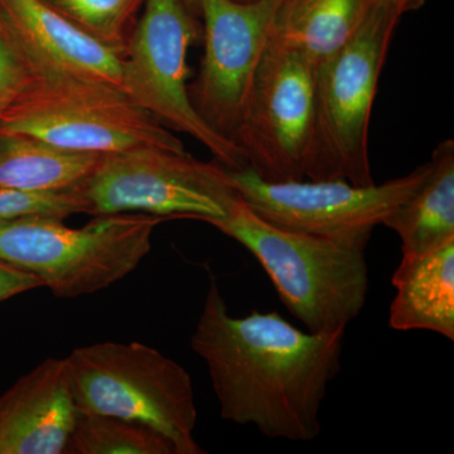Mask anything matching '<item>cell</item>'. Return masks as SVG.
Segmentation results:
<instances>
[{"instance_id": "cell-1", "label": "cell", "mask_w": 454, "mask_h": 454, "mask_svg": "<svg viewBox=\"0 0 454 454\" xmlns=\"http://www.w3.org/2000/svg\"><path fill=\"white\" fill-rule=\"evenodd\" d=\"M345 328L303 333L279 313L232 317L212 278L191 348L207 365L221 417L269 438L313 441Z\"/></svg>"}, {"instance_id": "cell-17", "label": "cell", "mask_w": 454, "mask_h": 454, "mask_svg": "<svg viewBox=\"0 0 454 454\" xmlns=\"http://www.w3.org/2000/svg\"><path fill=\"white\" fill-rule=\"evenodd\" d=\"M100 158L0 129V188L47 192L79 186Z\"/></svg>"}, {"instance_id": "cell-3", "label": "cell", "mask_w": 454, "mask_h": 454, "mask_svg": "<svg viewBox=\"0 0 454 454\" xmlns=\"http://www.w3.org/2000/svg\"><path fill=\"white\" fill-rule=\"evenodd\" d=\"M403 13L375 0L356 35L316 67L315 112L306 177L375 184L369 157L370 119L379 79Z\"/></svg>"}, {"instance_id": "cell-24", "label": "cell", "mask_w": 454, "mask_h": 454, "mask_svg": "<svg viewBox=\"0 0 454 454\" xmlns=\"http://www.w3.org/2000/svg\"><path fill=\"white\" fill-rule=\"evenodd\" d=\"M184 3V7L190 12L192 16L196 18H201V5H200V0H181Z\"/></svg>"}, {"instance_id": "cell-13", "label": "cell", "mask_w": 454, "mask_h": 454, "mask_svg": "<svg viewBox=\"0 0 454 454\" xmlns=\"http://www.w3.org/2000/svg\"><path fill=\"white\" fill-rule=\"evenodd\" d=\"M0 17L35 65L121 88L124 53L91 37L38 0H0Z\"/></svg>"}, {"instance_id": "cell-15", "label": "cell", "mask_w": 454, "mask_h": 454, "mask_svg": "<svg viewBox=\"0 0 454 454\" xmlns=\"http://www.w3.org/2000/svg\"><path fill=\"white\" fill-rule=\"evenodd\" d=\"M375 0H279L269 41L318 66L356 35Z\"/></svg>"}, {"instance_id": "cell-7", "label": "cell", "mask_w": 454, "mask_h": 454, "mask_svg": "<svg viewBox=\"0 0 454 454\" xmlns=\"http://www.w3.org/2000/svg\"><path fill=\"white\" fill-rule=\"evenodd\" d=\"M79 190L92 216L140 212L207 223L225 219L241 200L220 163L155 146L101 155Z\"/></svg>"}, {"instance_id": "cell-18", "label": "cell", "mask_w": 454, "mask_h": 454, "mask_svg": "<svg viewBox=\"0 0 454 454\" xmlns=\"http://www.w3.org/2000/svg\"><path fill=\"white\" fill-rule=\"evenodd\" d=\"M65 454H177L168 438L145 424L113 415L77 414Z\"/></svg>"}, {"instance_id": "cell-16", "label": "cell", "mask_w": 454, "mask_h": 454, "mask_svg": "<svg viewBox=\"0 0 454 454\" xmlns=\"http://www.w3.org/2000/svg\"><path fill=\"white\" fill-rule=\"evenodd\" d=\"M382 225L402 240L403 256L418 255L454 238V142L438 143L429 172Z\"/></svg>"}, {"instance_id": "cell-22", "label": "cell", "mask_w": 454, "mask_h": 454, "mask_svg": "<svg viewBox=\"0 0 454 454\" xmlns=\"http://www.w3.org/2000/svg\"><path fill=\"white\" fill-rule=\"evenodd\" d=\"M42 286L37 277L0 260V301Z\"/></svg>"}, {"instance_id": "cell-19", "label": "cell", "mask_w": 454, "mask_h": 454, "mask_svg": "<svg viewBox=\"0 0 454 454\" xmlns=\"http://www.w3.org/2000/svg\"><path fill=\"white\" fill-rule=\"evenodd\" d=\"M91 37L124 53L145 0H38Z\"/></svg>"}, {"instance_id": "cell-12", "label": "cell", "mask_w": 454, "mask_h": 454, "mask_svg": "<svg viewBox=\"0 0 454 454\" xmlns=\"http://www.w3.org/2000/svg\"><path fill=\"white\" fill-rule=\"evenodd\" d=\"M77 414L65 358H47L0 395V454H65Z\"/></svg>"}, {"instance_id": "cell-21", "label": "cell", "mask_w": 454, "mask_h": 454, "mask_svg": "<svg viewBox=\"0 0 454 454\" xmlns=\"http://www.w3.org/2000/svg\"><path fill=\"white\" fill-rule=\"evenodd\" d=\"M37 66L0 17V116L25 91Z\"/></svg>"}, {"instance_id": "cell-2", "label": "cell", "mask_w": 454, "mask_h": 454, "mask_svg": "<svg viewBox=\"0 0 454 454\" xmlns=\"http://www.w3.org/2000/svg\"><path fill=\"white\" fill-rule=\"evenodd\" d=\"M208 223L255 256L284 306L310 333L346 330L365 306V247L280 229L243 200L225 219Z\"/></svg>"}, {"instance_id": "cell-8", "label": "cell", "mask_w": 454, "mask_h": 454, "mask_svg": "<svg viewBox=\"0 0 454 454\" xmlns=\"http://www.w3.org/2000/svg\"><path fill=\"white\" fill-rule=\"evenodd\" d=\"M202 28L181 0H145L125 47L121 89L169 130L188 134L227 169L247 168L243 151L212 130L188 95L187 55Z\"/></svg>"}, {"instance_id": "cell-23", "label": "cell", "mask_w": 454, "mask_h": 454, "mask_svg": "<svg viewBox=\"0 0 454 454\" xmlns=\"http://www.w3.org/2000/svg\"><path fill=\"white\" fill-rule=\"evenodd\" d=\"M384 2L395 5L403 14L419 11L426 4V0H384Z\"/></svg>"}, {"instance_id": "cell-5", "label": "cell", "mask_w": 454, "mask_h": 454, "mask_svg": "<svg viewBox=\"0 0 454 454\" xmlns=\"http://www.w3.org/2000/svg\"><path fill=\"white\" fill-rule=\"evenodd\" d=\"M37 66L25 91L0 116V129L98 155L155 146L186 152L182 140L119 86Z\"/></svg>"}, {"instance_id": "cell-20", "label": "cell", "mask_w": 454, "mask_h": 454, "mask_svg": "<svg viewBox=\"0 0 454 454\" xmlns=\"http://www.w3.org/2000/svg\"><path fill=\"white\" fill-rule=\"evenodd\" d=\"M88 214V205L79 186L47 192L0 188V220L43 215L66 219L71 215Z\"/></svg>"}, {"instance_id": "cell-9", "label": "cell", "mask_w": 454, "mask_h": 454, "mask_svg": "<svg viewBox=\"0 0 454 454\" xmlns=\"http://www.w3.org/2000/svg\"><path fill=\"white\" fill-rule=\"evenodd\" d=\"M245 205L271 225L367 247L373 229L417 190L429 172V160L403 177L356 186L333 181L267 182L250 168L227 169Z\"/></svg>"}, {"instance_id": "cell-4", "label": "cell", "mask_w": 454, "mask_h": 454, "mask_svg": "<svg viewBox=\"0 0 454 454\" xmlns=\"http://www.w3.org/2000/svg\"><path fill=\"white\" fill-rule=\"evenodd\" d=\"M94 217L80 229L43 215L0 220V260L37 277L56 298L73 300L129 276L167 220L140 212Z\"/></svg>"}, {"instance_id": "cell-10", "label": "cell", "mask_w": 454, "mask_h": 454, "mask_svg": "<svg viewBox=\"0 0 454 454\" xmlns=\"http://www.w3.org/2000/svg\"><path fill=\"white\" fill-rule=\"evenodd\" d=\"M316 66L268 41L234 139L247 168L267 182L303 181L312 137Z\"/></svg>"}, {"instance_id": "cell-6", "label": "cell", "mask_w": 454, "mask_h": 454, "mask_svg": "<svg viewBox=\"0 0 454 454\" xmlns=\"http://www.w3.org/2000/svg\"><path fill=\"white\" fill-rule=\"evenodd\" d=\"M77 411L113 415L151 427L177 454H201L193 432L195 391L190 373L145 343L101 342L65 357Z\"/></svg>"}, {"instance_id": "cell-14", "label": "cell", "mask_w": 454, "mask_h": 454, "mask_svg": "<svg viewBox=\"0 0 454 454\" xmlns=\"http://www.w3.org/2000/svg\"><path fill=\"white\" fill-rule=\"evenodd\" d=\"M391 283L389 325L432 331L454 340V238L418 255L403 256Z\"/></svg>"}, {"instance_id": "cell-11", "label": "cell", "mask_w": 454, "mask_h": 454, "mask_svg": "<svg viewBox=\"0 0 454 454\" xmlns=\"http://www.w3.org/2000/svg\"><path fill=\"white\" fill-rule=\"evenodd\" d=\"M278 4L279 0H200L205 52L188 95L202 121L231 142L243 121Z\"/></svg>"}, {"instance_id": "cell-25", "label": "cell", "mask_w": 454, "mask_h": 454, "mask_svg": "<svg viewBox=\"0 0 454 454\" xmlns=\"http://www.w3.org/2000/svg\"><path fill=\"white\" fill-rule=\"evenodd\" d=\"M234 2H238V3H253V2H256V0H234Z\"/></svg>"}]
</instances>
